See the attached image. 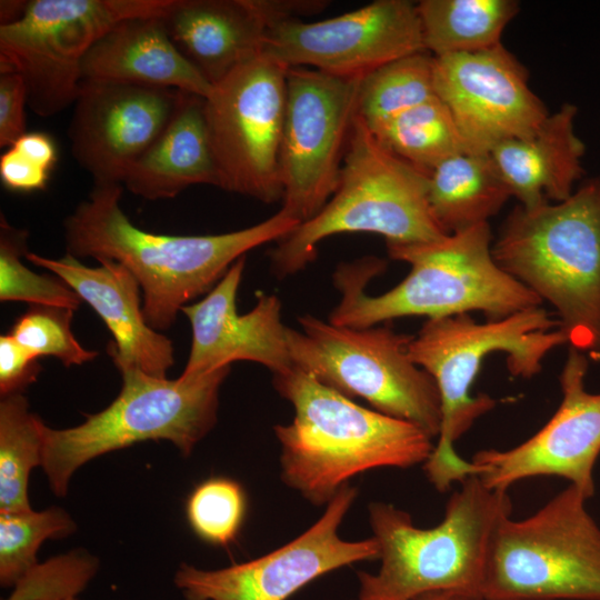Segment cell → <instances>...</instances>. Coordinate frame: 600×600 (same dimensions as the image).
<instances>
[{"label": "cell", "mask_w": 600, "mask_h": 600, "mask_svg": "<svg viewBox=\"0 0 600 600\" xmlns=\"http://www.w3.org/2000/svg\"><path fill=\"white\" fill-rule=\"evenodd\" d=\"M122 184H93L63 222L67 253L113 260L137 279L142 310L154 330L169 329L192 299L211 290L248 251L278 241L300 221L283 209L254 226L206 236L141 230L123 212Z\"/></svg>", "instance_id": "obj_1"}, {"label": "cell", "mask_w": 600, "mask_h": 600, "mask_svg": "<svg viewBox=\"0 0 600 600\" xmlns=\"http://www.w3.org/2000/svg\"><path fill=\"white\" fill-rule=\"evenodd\" d=\"M488 222L442 237L408 244H387L390 258L411 266L408 276L380 296L364 292L368 281L384 268L370 257L341 264L334 282L341 292L329 322L364 329L402 317L428 319L482 312L499 320L542 301L503 271L492 256Z\"/></svg>", "instance_id": "obj_2"}, {"label": "cell", "mask_w": 600, "mask_h": 600, "mask_svg": "<svg viewBox=\"0 0 600 600\" xmlns=\"http://www.w3.org/2000/svg\"><path fill=\"white\" fill-rule=\"evenodd\" d=\"M273 386L294 409L274 426L281 480L314 506L327 504L352 477L424 463L432 437L419 426L367 409L297 368L273 374Z\"/></svg>", "instance_id": "obj_3"}, {"label": "cell", "mask_w": 600, "mask_h": 600, "mask_svg": "<svg viewBox=\"0 0 600 600\" xmlns=\"http://www.w3.org/2000/svg\"><path fill=\"white\" fill-rule=\"evenodd\" d=\"M566 343L558 319L541 306L484 323L469 314L427 319L413 336L408 354L432 377L440 396V431L423 463L428 480L438 491L477 476L478 468L458 456L454 443L478 418L496 407L490 396L470 392L482 361L502 352L512 376L531 379L542 370L548 353Z\"/></svg>", "instance_id": "obj_4"}, {"label": "cell", "mask_w": 600, "mask_h": 600, "mask_svg": "<svg viewBox=\"0 0 600 600\" xmlns=\"http://www.w3.org/2000/svg\"><path fill=\"white\" fill-rule=\"evenodd\" d=\"M460 483L443 519L429 529L416 527L408 512L392 504H369L381 564L377 573H358V600H413L433 591L483 600L490 541L512 504L507 491L489 489L478 476Z\"/></svg>", "instance_id": "obj_5"}, {"label": "cell", "mask_w": 600, "mask_h": 600, "mask_svg": "<svg viewBox=\"0 0 600 600\" xmlns=\"http://www.w3.org/2000/svg\"><path fill=\"white\" fill-rule=\"evenodd\" d=\"M492 256L552 306L571 348L600 358V178L561 202L516 207Z\"/></svg>", "instance_id": "obj_6"}, {"label": "cell", "mask_w": 600, "mask_h": 600, "mask_svg": "<svg viewBox=\"0 0 600 600\" xmlns=\"http://www.w3.org/2000/svg\"><path fill=\"white\" fill-rule=\"evenodd\" d=\"M429 173L384 148L358 114L337 189L310 220L277 241L271 263L280 278L304 269L318 243L347 232L382 236L387 244L429 242L447 236L428 199Z\"/></svg>", "instance_id": "obj_7"}, {"label": "cell", "mask_w": 600, "mask_h": 600, "mask_svg": "<svg viewBox=\"0 0 600 600\" xmlns=\"http://www.w3.org/2000/svg\"><path fill=\"white\" fill-rule=\"evenodd\" d=\"M229 372L223 367L170 380L138 368L121 370L120 393L106 409L72 428L43 424L41 467L51 490L64 497L82 464L138 442L168 440L189 456L217 422L219 390Z\"/></svg>", "instance_id": "obj_8"}, {"label": "cell", "mask_w": 600, "mask_h": 600, "mask_svg": "<svg viewBox=\"0 0 600 600\" xmlns=\"http://www.w3.org/2000/svg\"><path fill=\"white\" fill-rule=\"evenodd\" d=\"M569 484L533 514L497 524L483 600H600V528Z\"/></svg>", "instance_id": "obj_9"}, {"label": "cell", "mask_w": 600, "mask_h": 600, "mask_svg": "<svg viewBox=\"0 0 600 600\" xmlns=\"http://www.w3.org/2000/svg\"><path fill=\"white\" fill-rule=\"evenodd\" d=\"M298 321L300 331L287 330L294 368L350 399L359 397L374 410L438 437L440 396L432 377L408 354L412 334L389 327H340L310 314Z\"/></svg>", "instance_id": "obj_10"}, {"label": "cell", "mask_w": 600, "mask_h": 600, "mask_svg": "<svg viewBox=\"0 0 600 600\" xmlns=\"http://www.w3.org/2000/svg\"><path fill=\"white\" fill-rule=\"evenodd\" d=\"M173 0H32L17 21L0 24V73L24 81L28 107L50 117L74 103L90 48L134 17H162Z\"/></svg>", "instance_id": "obj_11"}, {"label": "cell", "mask_w": 600, "mask_h": 600, "mask_svg": "<svg viewBox=\"0 0 600 600\" xmlns=\"http://www.w3.org/2000/svg\"><path fill=\"white\" fill-rule=\"evenodd\" d=\"M287 71L261 53L213 84L204 98L219 188L264 203L282 201Z\"/></svg>", "instance_id": "obj_12"}, {"label": "cell", "mask_w": 600, "mask_h": 600, "mask_svg": "<svg viewBox=\"0 0 600 600\" xmlns=\"http://www.w3.org/2000/svg\"><path fill=\"white\" fill-rule=\"evenodd\" d=\"M361 78L306 67L287 71V100L280 149L282 207L298 221L313 218L334 193Z\"/></svg>", "instance_id": "obj_13"}, {"label": "cell", "mask_w": 600, "mask_h": 600, "mask_svg": "<svg viewBox=\"0 0 600 600\" xmlns=\"http://www.w3.org/2000/svg\"><path fill=\"white\" fill-rule=\"evenodd\" d=\"M357 493L350 483L342 486L308 530L262 557L216 570L182 563L174 584L186 600H287L323 574L379 559L373 537L349 541L338 533Z\"/></svg>", "instance_id": "obj_14"}, {"label": "cell", "mask_w": 600, "mask_h": 600, "mask_svg": "<svg viewBox=\"0 0 600 600\" xmlns=\"http://www.w3.org/2000/svg\"><path fill=\"white\" fill-rule=\"evenodd\" d=\"M426 51L417 4L377 0L319 20L287 19L267 34L262 53L286 67L362 78L396 59Z\"/></svg>", "instance_id": "obj_15"}, {"label": "cell", "mask_w": 600, "mask_h": 600, "mask_svg": "<svg viewBox=\"0 0 600 600\" xmlns=\"http://www.w3.org/2000/svg\"><path fill=\"white\" fill-rule=\"evenodd\" d=\"M589 360L574 348L559 377L562 400L549 421L520 444L480 450L472 457L486 487L507 491L513 483L538 476L569 480L587 499L594 494L593 469L600 453V393L584 388Z\"/></svg>", "instance_id": "obj_16"}, {"label": "cell", "mask_w": 600, "mask_h": 600, "mask_svg": "<svg viewBox=\"0 0 600 600\" xmlns=\"http://www.w3.org/2000/svg\"><path fill=\"white\" fill-rule=\"evenodd\" d=\"M433 80L470 152L489 153L503 141L529 137L549 116L524 67L501 43L434 57Z\"/></svg>", "instance_id": "obj_17"}, {"label": "cell", "mask_w": 600, "mask_h": 600, "mask_svg": "<svg viewBox=\"0 0 600 600\" xmlns=\"http://www.w3.org/2000/svg\"><path fill=\"white\" fill-rule=\"evenodd\" d=\"M180 91L82 81L69 127L74 160L93 184H123L169 122Z\"/></svg>", "instance_id": "obj_18"}, {"label": "cell", "mask_w": 600, "mask_h": 600, "mask_svg": "<svg viewBox=\"0 0 600 600\" xmlns=\"http://www.w3.org/2000/svg\"><path fill=\"white\" fill-rule=\"evenodd\" d=\"M324 0H173L161 17L181 54L211 84L260 56L270 29L322 11Z\"/></svg>", "instance_id": "obj_19"}, {"label": "cell", "mask_w": 600, "mask_h": 600, "mask_svg": "<svg viewBox=\"0 0 600 600\" xmlns=\"http://www.w3.org/2000/svg\"><path fill=\"white\" fill-rule=\"evenodd\" d=\"M246 264L238 259L200 301L181 309L191 324V348L182 374H200L252 361L281 373L293 368L281 321V302L260 293L247 313L237 311V292Z\"/></svg>", "instance_id": "obj_20"}, {"label": "cell", "mask_w": 600, "mask_h": 600, "mask_svg": "<svg viewBox=\"0 0 600 600\" xmlns=\"http://www.w3.org/2000/svg\"><path fill=\"white\" fill-rule=\"evenodd\" d=\"M26 259L53 272L103 320L113 336L107 351L119 371L138 368L150 376L167 377L174 363L172 342L148 324L140 284L124 266L99 260L100 266L88 267L69 253L51 259L27 252Z\"/></svg>", "instance_id": "obj_21"}, {"label": "cell", "mask_w": 600, "mask_h": 600, "mask_svg": "<svg viewBox=\"0 0 600 600\" xmlns=\"http://www.w3.org/2000/svg\"><path fill=\"white\" fill-rule=\"evenodd\" d=\"M82 81H111L173 89L206 98L212 86L181 54L161 17L120 21L86 54Z\"/></svg>", "instance_id": "obj_22"}, {"label": "cell", "mask_w": 600, "mask_h": 600, "mask_svg": "<svg viewBox=\"0 0 600 600\" xmlns=\"http://www.w3.org/2000/svg\"><path fill=\"white\" fill-rule=\"evenodd\" d=\"M576 106L564 103L531 136L496 146L490 157L519 206L557 203L573 193L583 174L586 146L574 132Z\"/></svg>", "instance_id": "obj_23"}, {"label": "cell", "mask_w": 600, "mask_h": 600, "mask_svg": "<svg viewBox=\"0 0 600 600\" xmlns=\"http://www.w3.org/2000/svg\"><path fill=\"white\" fill-rule=\"evenodd\" d=\"M196 184L218 187V170L204 98L180 91L169 122L130 169L123 186L147 200H161L172 199Z\"/></svg>", "instance_id": "obj_24"}, {"label": "cell", "mask_w": 600, "mask_h": 600, "mask_svg": "<svg viewBox=\"0 0 600 600\" xmlns=\"http://www.w3.org/2000/svg\"><path fill=\"white\" fill-rule=\"evenodd\" d=\"M510 197L489 153L464 151L429 173V206L448 234L488 222Z\"/></svg>", "instance_id": "obj_25"}, {"label": "cell", "mask_w": 600, "mask_h": 600, "mask_svg": "<svg viewBox=\"0 0 600 600\" xmlns=\"http://www.w3.org/2000/svg\"><path fill=\"white\" fill-rule=\"evenodd\" d=\"M518 8L512 0H422L417 10L424 49L443 57L496 47Z\"/></svg>", "instance_id": "obj_26"}, {"label": "cell", "mask_w": 600, "mask_h": 600, "mask_svg": "<svg viewBox=\"0 0 600 600\" xmlns=\"http://www.w3.org/2000/svg\"><path fill=\"white\" fill-rule=\"evenodd\" d=\"M369 129L384 148L427 173L468 151L450 110L437 94Z\"/></svg>", "instance_id": "obj_27"}, {"label": "cell", "mask_w": 600, "mask_h": 600, "mask_svg": "<svg viewBox=\"0 0 600 600\" xmlns=\"http://www.w3.org/2000/svg\"><path fill=\"white\" fill-rule=\"evenodd\" d=\"M42 420L29 410L22 393L0 402V512L31 510L28 480L42 464Z\"/></svg>", "instance_id": "obj_28"}, {"label": "cell", "mask_w": 600, "mask_h": 600, "mask_svg": "<svg viewBox=\"0 0 600 600\" xmlns=\"http://www.w3.org/2000/svg\"><path fill=\"white\" fill-rule=\"evenodd\" d=\"M434 57L421 51L390 61L361 78L357 114L373 128L436 96Z\"/></svg>", "instance_id": "obj_29"}, {"label": "cell", "mask_w": 600, "mask_h": 600, "mask_svg": "<svg viewBox=\"0 0 600 600\" xmlns=\"http://www.w3.org/2000/svg\"><path fill=\"white\" fill-rule=\"evenodd\" d=\"M76 530L70 516L51 507L43 511L0 512V582L13 587L37 562V551L47 539Z\"/></svg>", "instance_id": "obj_30"}, {"label": "cell", "mask_w": 600, "mask_h": 600, "mask_svg": "<svg viewBox=\"0 0 600 600\" xmlns=\"http://www.w3.org/2000/svg\"><path fill=\"white\" fill-rule=\"evenodd\" d=\"M28 232L0 220V300L77 310L82 300L59 277L39 274L24 266Z\"/></svg>", "instance_id": "obj_31"}, {"label": "cell", "mask_w": 600, "mask_h": 600, "mask_svg": "<svg viewBox=\"0 0 600 600\" xmlns=\"http://www.w3.org/2000/svg\"><path fill=\"white\" fill-rule=\"evenodd\" d=\"M247 509L246 493L230 478H210L188 498L187 518L193 532L203 541L227 547L242 526Z\"/></svg>", "instance_id": "obj_32"}, {"label": "cell", "mask_w": 600, "mask_h": 600, "mask_svg": "<svg viewBox=\"0 0 600 600\" xmlns=\"http://www.w3.org/2000/svg\"><path fill=\"white\" fill-rule=\"evenodd\" d=\"M72 309L30 304L12 326L10 334L34 357H54L66 367L93 360L98 351L84 349L73 336Z\"/></svg>", "instance_id": "obj_33"}, {"label": "cell", "mask_w": 600, "mask_h": 600, "mask_svg": "<svg viewBox=\"0 0 600 600\" xmlns=\"http://www.w3.org/2000/svg\"><path fill=\"white\" fill-rule=\"evenodd\" d=\"M98 569L86 552H71L37 563L13 587L4 600H63L76 598Z\"/></svg>", "instance_id": "obj_34"}, {"label": "cell", "mask_w": 600, "mask_h": 600, "mask_svg": "<svg viewBox=\"0 0 600 600\" xmlns=\"http://www.w3.org/2000/svg\"><path fill=\"white\" fill-rule=\"evenodd\" d=\"M38 359L19 344L10 333L0 337L1 397L22 393L37 380L41 371Z\"/></svg>", "instance_id": "obj_35"}, {"label": "cell", "mask_w": 600, "mask_h": 600, "mask_svg": "<svg viewBox=\"0 0 600 600\" xmlns=\"http://www.w3.org/2000/svg\"><path fill=\"white\" fill-rule=\"evenodd\" d=\"M28 94L18 73H0V147L8 148L27 132Z\"/></svg>", "instance_id": "obj_36"}, {"label": "cell", "mask_w": 600, "mask_h": 600, "mask_svg": "<svg viewBox=\"0 0 600 600\" xmlns=\"http://www.w3.org/2000/svg\"><path fill=\"white\" fill-rule=\"evenodd\" d=\"M51 172L33 158L9 147L0 157L2 184L14 192L42 191L47 188Z\"/></svg>", "instance_id": "obj_37"}, {"label": "cell", "mask_w": 600, "mask_h": 600, "mask_svg": "<svg viewBox=\"0 0 600 600\" xmlns=\"http://www.w3.org/2000/svg\"><path fill=\"white\" fill-rule=\"evenodd\" d=\"M10 147L33 158L50 172L58 161V148L53 138L42 131L26 132Z\"/></svg>", "instance_id": "obj_38"}, {"label": "cell", "mask_w": 600, "mask_h": 600, "mask_svg": "<svg viewBox=\"0 0 600 600\" xmlns=\"http://www.w3.org/2000/svg\"><path fill=\"white\" fill-rule=\"evenodd\" d=\"M28 1H1L0 4V24H7L17 21L23 14Z\"/></svg>", "instance_id": "obj_39"}, {"label": "cell", "mask_w": 600, "mask_h": 600, "mask_svg": "<svg viewBox=\"0 0 600 600\" xmlns=\"http://www.w3.org/2000/svg\"><path fill=\"white\" fill-rule=\"evenodd\" d=\"M413 600H470L456 591H433L421 594Z\"/></svg>", "instance_id": "obj_40"}, {"label": "cell", "mask_w": 600, "mask_h": 600, "mask_svg": "<svg viewBox=\"0 0 600 600\" xmlns=\"http://www.w3.org/2000/svg\"><path fill=\"white\" fill-rule=\"evenodd\" d=\"M63 600H77V598H68V599H63Z\"/></svg>", "instance_id": "obj_41"}]
</instances>
